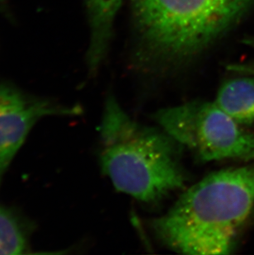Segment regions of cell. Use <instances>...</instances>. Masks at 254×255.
<instances>
[{
  "instance_id": "obj_1",
  "label": "cell",
  "mask_w": 254,
  "mask_h": 255,
  "mask_svg": "<svg viewBox=\"0 0 254 255\" xmlns=\"http://www.w3.org/2000/svg\"><path fill=\"white\" fill-rule=\"evenodd\" d=\"M254 0H130L132 65L173 75L206 53L247 14Z\"/></svg>"
},
{
  "instance_id": "obj_2",
  "label": "cell",
  "mask_w": 254,
  "mask_h": 255,
  "mask_svg": "<svg viewBox=\"0 0 254 255\" xmlns=\"http://www.w3.org/2000/svg\"><path fill=\"white\" fill-rule=\"evenodd\" d=\"M254 206V164L210 173L151 222L156 238L176 253H231Z\"/></svg>"
},
{
  "instance_id": "obj_3",
  "label": "cell",
  "mask_w": 254,
  "mask_h": 255,
  "mask_svg": "<svg viewBox=\"0 0 254 255\" xmlns=\"http://www.w3.org/2000/svg\"><path fill=\"white\" fill-rule=\"evenodd\" d=\"M99 130L102 170L117 190L155 204L184 188L182 145L162 128L133 119L113 94L106 99Z\"/></svg>"
},
{
  "instance_id": "obj_4",
  "label": "cell",
  "mask_w": 254,
  "mask_h": 255,
  "mask_svg": "<svg viewBox=\"0 0 254 255\" xmlns=\"http://www.w3.org/2000/svg\"><path fill=\"white\" fill-rule=\"evenodd\" d=\"M154 120L182 147L202 162L240 159L248 161L254 135L241 130L215 102L192 101L160 109Z\"/></svg>"
},
{
  "instance_id": "obj_5",
  "label": "cell",
  "mask_w": 254,
  "mask_h": 255,
  "mask_svg": "<svg viewBox=\"0 0 254 255\" xmlns=\"http://www.w3.org/2000/svg\"><path fill=\"white\" fill-rule=\"evenodd\" d=\"M80 109L25 96L9 85H0V183L30 130L49 116L75 115Z\"/></svg>"
},
{
  "instance_id": "obj_6",
  "label": "cell",
  "mask_w": 254,
  "mask_h": 255,
  "mask_svg": "<svg viewBox=\"0 0 254 255\" xmlns=\"http://www.w3.org/2000/svg\"><path fill=\"white\" fill-rule=\"evenodd\" d=\"M123 1L84 0L90 31L87 65L92 75H96L108 56L113 41L116 19Z\"/></svg>"
},
{
  "instance_id": "obj_7",
  "label": "cell",
  "mask_w": 254,
  "mask_h": 255,
  "mask_svg": "<svg viewBox=\"0 0 254 255\" xmlns=\"http://www.w3.org/2000/svg\"><path fill=\"white\" fill-rule=\"evenodd\" d=\"M215 103L240 125L254 123V80L235 78L221 85Z\"/></svg>"
},
{
  "instance_id": "obj_8",
  "label": "cell",
  "mask_w": 254,
  "mask_h": 255,
  "mask_svg": "<svg viewBox=\"0 0 254 255\" xmlns=\"http://www.w3.org/2000/svg\"><path fill=\"white\" fill-rule=\"evenodd\" d=\"M27 241L20 222L12 212L0 206V255L26 253Z\"/></svg>"
},
{
  "instance_id": "obj_9",
  "label": "cell",
  "mask_w": 254,
  "mask_h": 255,
  "mask_svg": "<svg viewBox=\"0 0 254 255\" xmlns=\"http://www.w3.org/2000/svg\"><path fill=\"white\" fill-rule=\"evenodd\" d=\"M244 43L254 48V37H247L244 40ZM227 69L232 72L247 76H254V62L230 64L227 65Z\"/></svg>"
},
{
  "instance_id": "obj_10",
  "label": "cell",
  "mask_w": 254,
  "mask_h": 255,
  "mask_svg": "<svg viewBox=\"0 0 254 255\" xmlns=\"http://www.w3.org/2000/svg\"><path fill=\"white\" fill-rule=\"evenodd\" d=\"M251 160H254V149H253L252 152H251V154H250L249 159H248V161H251Z\"/></svg>"
}]
</instances>
